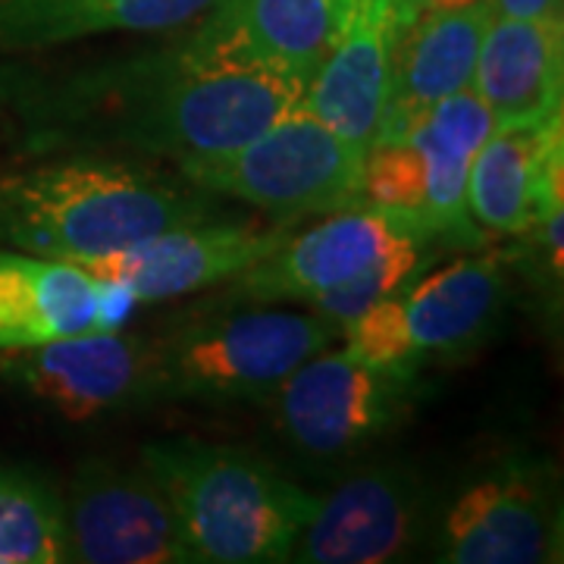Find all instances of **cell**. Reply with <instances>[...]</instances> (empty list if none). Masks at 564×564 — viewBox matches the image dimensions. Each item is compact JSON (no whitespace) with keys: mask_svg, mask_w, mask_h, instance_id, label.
Returning a JSON list of instances; mask_svg holds the SVG:
<instances>
[{"mask_svg":"<svg viewBox=\"0 0 564 564\" xmlns=\"http://www.w3.org/2000/svg\"><path fill=\"white\" fill-rule=\"evenodd\" d=\"M307 82L173 44L69 69H0V151L166 158L180 166L242 148L302 104Z\"/></svg>","mask_w":564,"mask_h":564,"instance_id":"cell-1","label":"cell"},{"mask_svg":"<svg viewBox=\"0 0 564 564\" xmlns=\"http://www.w3.org/2000/svg\"><path fill=\"white\" fill-rule=\"evenodd\" d=\"M207 188L129 154H54L0 166V245L79 263L217 217Z\"/></svg>","mask_w":564,"mask_h":564,"instance_id":"cell-2","label":"cell"},{"mask_svg":"<svg viewBox=\"0 0 564 564\" xmlns=\"http://www.w3.org/2000/svg\"><path fill=\"white\" fill-rule=\"evenodd\" d=\"M139 464L173 505L195 564L289 562L317 511L314 492L239 445L173 436L141 445Z\"/></svg>","mask_w":564,"mask_h":564,"instance_id":"cell-3","label":"cell"},{"mask_svg":"<svg viewBox=\"0 0 564 564\" xmlns=\"http://www.w3.org/2000/svg\"><path fill=\"white\" fill-rule=\"evenodd\" d=\"M339 333L314 311L251 307L158 339V402H267Z\"/></svg>","mask_w":564,"mask_h":564,"instance_id":"cell-4","label":"cell"},{"mask_svg":"<svg viewBox=\"0 0 564 564\" xmlns=\"http://www.w3.org/2000/svg\"><path fill=\"white\" fill-rule=\"evenodd\" d=\"M361 170L364 151L302 104L229 154L180 163L182 176L210 195L251 204L280 220L364 204Z\"/></svg>","mask_w":564,"mask_h":564,"instance_id":"cell-5","label":"cell"},{"mask_svg":"<svg viewBox=\"0 0 564 564\" xmlns=\"http://www.w3.org/2000/svg\"><path fill=\"white\" fill-rule=\"evenodd\" d=\"M511 280L499 254H467L367 307L343 333L364 361L421 367L484 345L502 321Z\"/></svg>","mask_w":564,"mask_h":564,"instance_id":"cell-6","label":"cell"},{"mask_svg":"<svg viewBox=\"0 0 564 564\" xmlns=\"http://www.w3.org/2000/svg\"><path fill=\"white\" fill-rule=\"evenodd\" d=\"M421 395V367L321 351L267 399L273 426L299 455L336 462L399 430Z\"/></svg>","mask_w":564,"mask_h":564,"instance_id":"cell-7","label":"cell"},{"mask_svg":"<svg viewBox=\"0 0 564 564\" xmlns=\"http://www.w3.org/2000/svg\"><path fill=\"white\" fill-rule=\"evenodd\" d=\"M436 562H562V499L555 467L533 455H511L464 486L436 530Z\"/></svg>","mask_w":564,"mask_h":564,"instance_id":"cell-8","label":"cell"},{"mask_svg":"<svg viewBox=\"0 0 564 564\" xmlns=\"http://www.w3.org/2000/svg\"><path fill=\"white\" fill-rule=\"evenodd\" d=\"M0 377L66 421H98L135 404H158V339L95 329L0 351Z\"/></svg>","mask_w":564,"mask_h":564,"instance_id":"cell-9","label":"cell"},{"mask_svg":"<svg viewBox=\"0 0 564 564\" xmlns=\"http://www.w3.org/2000/svg\"><path fill=\"white\" fill-rule=\"evenodd\" d=\"M69 562L195 564L180 518L144 467L88 458L63 499Z\"/></svg>","mask_w":564,"mask_h":564,"instance_id":"cell-10","label":"cell"},{"mask_svg":"<svg viewBox=\"0 0 564 564\" xmlns=\"http://www.w3.org/2000/svg\"><path fill=\"white\" fill-rule=\"evenodd\" d=\"M285 236L289 229H261L245 220H220L217 214L163 229L117 254L79 261V267L95 280L122 285L135 304L170 302L242 276L276 251Z\"/></svg>","mask_w":564,"mask_h":564,"instance_id":"cell-11","label":"cell"},{"mask_svg":"<svg viewBox=\"0 0 564 564\" xmlns=\"http://www.w3.org/2000/svg\"><path fill=\"white\" fill-rule=\"evenodd\" d=\"M433 242L421 223L373 204L329 214L302 236H285L276 251L236 276L232 299L239 302H311L321 292L358 276L392 248Z\"/></svg>","mask_w":564,"mask_h":564,"instance_id":"cell-12","label":"cell"},{"mask_svg":"<svg viewBox=\"0 0 564 564\" xmlns=\"http://www.w3.org/2000/svg\"><path fill=\"white\" fill-rule=\"evenodd\" d=\"M426 484L411 464H380L317 499L289 552L302 564H380L404 555L423 527Z\"/></svg>","mask_w":564,"mask_h":564,"instance_id":"cell-13","label":"cell"},{"mask_svg":"<svg viewBox=\"0 0 564 564\" xmlns=\"http://www.w3.org/2000/svg\"><path fill=\"white\" fill-rule=\"evenodd\" d=\"M411 20L395 0H345L336 35L304 85V110L358 151L380 135L395 44Z\"/></svg>","mask_w":564,"mask_h":564,"instance_id":"cell-14","label":"cell"},{"mask_svg":"<svg viewBox=\"0 0 564 564\" xmlns=\"http://www.w3.org/2000/svg\"><path fill=\"white\" fill-rule=\"evenodd\" d=\"M132 304L122 285L95 280L79 263L17 248L0 251V351L117 329Z\"/></svg>","mask_w":564,"mask_h":564,"instance_id":"cell-15","label":"cell"},{"mask_svg":"<svg viewBox=\"0 0 564 564\" xmlns=\"http://www.w3.org/2000/svg\"><path fill=\"white\" fill-rule=\"evenodd\" d=\"M564 195L562 113L496 122L467 173L464 207L480 236H527L545 204Z\"/></svg>","mask_w":564,"mask_h":564,"instance_id":"cell-16","label":"cell"},{"mask_svg":"<svg viewBox=\"0 0 564 564\" xmlns=\"http://www.w3.org/2000/svg\"><path fill=\"white\" fill-rule=\"evenodd\" d=\"M343 10L345 0H214L192 35L214 61L307 82Z\"/></svg>","mask_w":564,"mask_h":564,"instance_id":"cell-17","label":"cell"},{"mask_svg":"<svg viewBox=\"0 0 564 564\" xmlns=\"http://www.w3.org/2000/svg\"><path fill=\"white\" fill-rule=\"evenodd\" d=\"M492 3L464 10H421L408 22L392 57V88L380 139H408L414 126L448 95L474 88V69Z\"/></svg>","mask_w":564,"mask_h":564,"instance_id":"cell-18","label":"cell"},{"mask_svg":"<svg viewBox=\"0 0 564 564\" xmlns=\"http://www.w3.org/2000/svg\"><path fill=\"white\" fill-rule=\"evenodd\" d=\"M562 20L496 17L486 25L474 91L496 122H543L562 113Z\"/></svg>","mask_w":564,"mask_h":564,"instance_id":"cell-19","label":"cell"},{"mask_svg":"<svg viewBox=\"0 0 564 564\" xmlns=\"http://www.w3.org/2000/svg\"><path fill=\"white\" fill-rule=\"evenodd\" d=\"M214 0H0V57L73 41L188 29Z\"/></svg>","mask_w":564,"mask_h":564,"instance_id":"cell-20","label":"cell"},{"mask_svg":"<svg viewBox=\"0 0 564 564\" xmlns=\"http://www.w3.org/2000/svg\"><path fill=\"white\" fill-rule=\"evenodd\" d=\"M492 113L474 88L448 95L423 117L408 139L417 144L426 166L423 229L430 239L458 245H480L484 236L467 217L464 192L467 173L484 139L492 132Z\"/></svg>","mask_w":564,"mask_h":564,"instance_id":"cell-21","label":"cell"},{"mask_svg":"<svg viewBox=\"0 0 564 564\" xmlns=\"http://www.w3.org/2000/svg\"><path fill=\"white\" fill-rule=\"evenodd\" d=\"M69 562L63 496L29 470L0 464V564Z\"/></svg>","mask_w":564,"mask_h":564,"instance_id":"cell-22","label":"cell"},{"mask_svg":"<svg viewBox=\"0 0 564 564\" xmlns=\"http://www.w3.org/2000/svg\"><path fill=\"white\" fill-rule=\"evenodd\" d=\"M430 242H408L392 248L380 261H373L358 276L339 282L333 289L321 292L317 299L307 302V311H314L317 317L329 323L336 333H343L348 323H355L367 307L383 302L389 295H395L411 280H417L423 267L430 261L426 254Z\"/></svg>","mask_w":564,"mask_h":564,"instance_id":"cell-23","label":"cell"},{"mask_svg":"<svg viewBox=\"0 0 564 564\" xmlns=\"http://www.w3.org/2000/svg\"><path fill=\"white\" fill-rule=\"evenodd\" d=\"M364 204L404 214L421 223L426 202V166L411 139H380L364 151ZM426 232V229H423Z\"/></svg>","mask_w":564,"mask_h":564,"instance_id":"cell-24","label":"cell"},{"mask_svg":"<svg viewBox=\"0 0 564 564\" xmlns=\"http://www.w3.org/2000/svg\"><path fill=\"white\" fill-rule=\"evenodd\" d=\"M496 17L511 20H562L564 0H489Z\"/></svg>","mask_w":564,"mask_h":564,"instance_id":"cell-25","label":"cell"},{"mask_svg":"<svg viewBox=\"0 0 564 564\" xmlns=\"http://www.w3.org/2000/svg\"><path fill=\"white\" fill-rule=\"evenodd\" d=\"M421 10H464V7H474V3H484V0H417Z\"/></svg>","mask_w":564,"mask_h":564,"instance_id":"cell-26","label":"cell"},{"mask_svg":"<svg viewBox=\"0 0 564 564\" xmlns=\"http://www.w3.org/2000/svg\"><path fill=\"white\" fill-rule=\"evenodd\" d=\"M395 3L402 7L408 17H417V13H421V3H417V0H395Z\"/></svg>","mask_w":564,"mask_h":564,"instance_id":"cell-27","label":"cell"}]
</instances>
